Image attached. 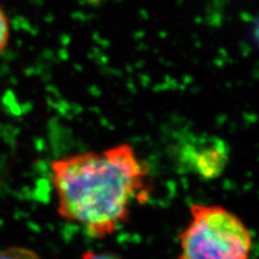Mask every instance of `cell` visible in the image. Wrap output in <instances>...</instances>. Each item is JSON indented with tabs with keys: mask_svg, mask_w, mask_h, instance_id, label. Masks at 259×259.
I'll list each match as a JSON object with an SVG mask.
<instances>
[{
	"mask_svg": "<svg viewBox=\"0 0 259 259\" xmlns=\"http://www.w3.org/2000/svg\"><path fill=\"white\" fill-rule=\"evenodd\" d=\"M50 174L59 216L96 240L115 234L152 191L148 164L126 143L56 158Z\"/></svg>",
	"mask_w": 259,
	"mask_h": 259,
	"instance_id": "1",
	"label": "cell"
},
{
	"mask_svg": "<svg viewBox=\"0 0 259 259\" xmlns=\"http://www.w3.org/2000/svg\"><path fill=\"white\" fill-rule=\"evenodd\" d=\"M177 259H250L254 237L236 213L218 204L190 206V220L178 234Z\"/></svg>",
	"mask_w": 259,
	"mask_h": 259,
	"instance_id": "2",
	"label": "cell"
},
{
	"mask_svg": "<svg viewBox=\"0 0 259 259\" xmlns=\"http://www.w3.org/2000/svg\"><path fill=\"white\" fill-rule=\"evenodd\" d=\"M173 156L184 173L210 181L225 172L230 152L228 145L220 137L186 133L173 144Z\"/></svg>",
	"mask_w": 259,
	"mask_h": 259,
	"instance_id": "3",
	"label": "cell"
},
{
	"mask_svg": "<svg viewBox=\"0 0 259 259\" xmlns=\"http://www.w3.org/2000/svg\"><path fill=\"white\" fill-rule=\"evenodd\" d=\"M0 259H44L36 250L25 246H10L0 249Z\"/></svg>",
	"mask_w": 259,
	"mask_h": 259,
	"instance_id": "4",
	"label": "cell"
},
{
	"mask_svg": "<svg viewBox=\"0 0 259 259\" xmlns=\"http://www.w3.org/2000/svg\"><path fill=\"white\" fill-rule=\"evenodd\" d=\"M11 37V26L9 18L4 8L0 6V55H2L6 49L9 46Z\"/></svg>",
	"mask_w": 259,
	"mask_h": 259,
	"instance_id": "5",
	"label": "cell"
},
{
	"mask_svg": "<svg viewBox=\"0 0 259 259\" xmlns=\"http://www.w3.org/2000/svg\"><path fill=\"white\" fill-rule=\"evenodd\" d=\"M81 259H121L115 254H110V253H95V252H90V250H87V252L83 253L82 258Z\"/></svg>",
	"mask_w": 259,
	"mask_h": 259,
	"instance_id": "6",
	"label": "cell"
},
{
	"mask_svg": "<svg viewBox=\"0 0 259 259\" xmlns=\"http://www.w3.org/2000/svg\"><path fill=\"white\" fill-rule=\"evenodd\" d=\"M255 38L257 40V42L259 44V21H258L257 25H256V28H255Z\"/></svg>",
	"mask_w": 259,
	"mask_h": 259,
	"instance_id": "7",
	"label": "cell"
}]
</instances>
